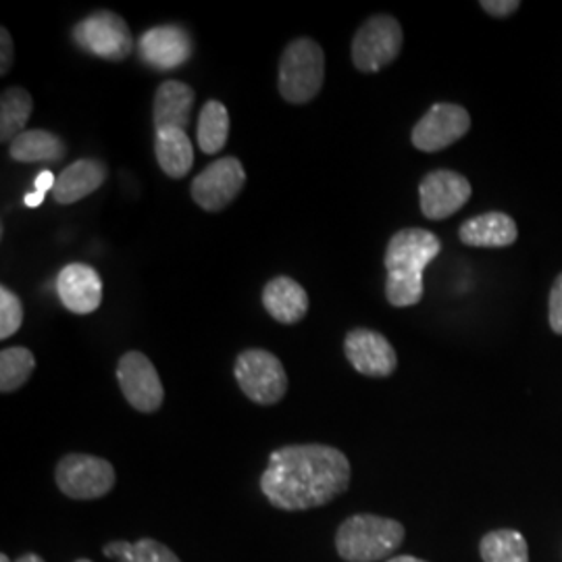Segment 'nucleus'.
Segmentation results:
<instances>
[{
  "label": "nucleus",
  "instance_id": "7",
  "mask_svg": "<svg viewBox=\"0 0 562 562\" xmlns=\"http://www.w3.org/2000/svg\"><path fill=\"white\" fill-rule=\"evenodd\" d=\"M402 27L392 15H373L352 38V63L361 74H378L398 59Z\"/></svg>",
  "mask_w": 562,
  "mask_h": 562
},
{
  "label": "nucleus",
  "instance_id": "5",
  "mask_svg": "<svg viewBox=\"0 0 562 562\" xmlns=\"http://www.w3.org/2000/svg\"><path fill=\"white\" fill-rule=\"evenodd\" d=\"M71 38L76 46L102 60L120 63L134 53V36L125 20L113 11H97L74 25Z\"/></svg>",
  "mask_w": 562,
  "mask_h": 562
},
{
  "label": "nucleus",
  "instance_id": "24",
  "mask_svg": "<svg viewBox=\"0 0 562 562\" xmlns=\"http://www.w3.org/2000/svg\"><path fill=\"white\" fill-rule=\"evenodd\" d=\"M483 562H529L527 540L515 529H496L480 543Z\"/></svg>",
  "mask_w": 562,
  "mask_h": 562
},
{
  "label": "nucleus",
  "instance_id": "8",
  "mask_svg": "<svg viewBox=\"0 0 562 562\" xmlns=\"http://www.w3.org/2000/svg\"><path fill=\"white\" fill-rule=\"evenodd\" d=\"M115 469L92 454H65L57 464L55 482L71 501H97L115 487Z\"/></svg>",
  "mask_w": 562,
  "mask_h": 562
},
{
  "label": "nucleus",
  "instance_id": "9",
  "mask_svg": "<svg viewBox=\"0 0 562 562\" xmlns=\"http://www.w3.org/2000/svg\"><path fill=\"white\" fill-rule=\"evenodd\" d=\"M244 183L246 171L241 162L236 157H225L202 169L190 186V194L202 211L217 213L238 199Z\"/></svg>",
  "mask_w": 562,
  "mask_h": 562
},
{
  "label": "nucleus",
  "instance_id": "19",
  "mask_svg": "<svg viewBox=\"0 0 562 562\" xmlns=\"http://www.w3.org/2000/svg\"><path fill=\"white\" fill-rule=\"evenodd\" d=\"M194 101H196V94L188 83L178 80L162 81L155 94V109H153L155 127L157 130L176 127L186 132Z\"/></svg>",
  "mask_w": 562,
  "mask_h": 562
},
{
  "label": "nucleus",
  "instance_id": "11",
  "mask_svg": "<svg viewBox=\"0 0 562 562\" xmlns=\"http://www.w3.org/2000/svg\"><path fill=\"white\" fill-rule=\"evenodd\" d=\"M117 382L125 401L138 413H155L161 408L165 390L153 361L142 352H125L117 364Z\"/></svg>",
  "mask_w": 562,
  "mask_h": 562
},
{
  "label": "nucleus",
  "instance_id": "36",
  "mask_svg": "<svg viewBox=\"0 0 562 562\" xmlns=\"http://www.w3.org/2000/svg\"><path fill=\"white\" fill-rule=\"evenodd\" d=\"M0 562H11V561H9V557H7V554H0Z\"/></svg>",
  "mask_w": 562,
  "mask_h": 562
},
{
  "label": "nucleus",
  "instance_id": "35",
  "mask_svg": "<svg viewBox=\"0 0 562 562\" xmlns=\"http://www.w3.org/2000/svg\"><path fill=\"white\" fill-rule=\"evenodd\" d=\"M387 562H427V561H422V559H415V557H394V559H392V561H387Z\"/></svg>",
  "mask_w": 562,
  "mask_h": 562
},
{
  "label": "nucleus",
  "instance_id": "14",
  "mask_svg": "<svg viewBox=\"0 0 562 562\" xmlns=\"http://www.w3.org/2000/svg\"><path fill=\"white\" fill-rule=\"evenodd\" d=\"M138 53L148 67L169 71L192 57L194 44L180 25H157L142 34Z\"/></svg>",
  "mask_w": 562,
  "mask_h": 562
},
{
  "label": "nucleus",
  "instance_id": "23",
  "mask_svg": "<svg viewBox=\"0 0 562 562\" xmlns=\"http://www.w3.org/2000/svg\"><path fill=\"white\" fill-rule=\"evenodd\" d=\"M196 138L204 155H217L229 138V113L220 101H209L199 115Z\"/></svg>",
  "mask_w": 562,
  "mask_h": 562
},
{
  "label": "nucleus",
  "instance_id": "22",
  "mask_svg": "<svg viewBox=\"0 0 562 562\" xmlns=\"http://www.w3.org/2000/svg\"><path fill=\"white\" fill-rule=\"evenodd\" d=\"M32 109H34V101L27 90L9 88L2 92V97H0V142L11 144L25 132Z\"/></svg>",
  "mask_w": 562,
  "mask_h": 562
},
{
  "label": "nucleus",
  "instance_id": "20",
  "mask_svg": "<svg viewBox=\"0 0 562 562\" xmlns=\"http://www.w3.org/2000/svg\"><path fill=\"white\" fill-rule=\"evenodd\" d=\"M155 155L165 176L171 180H181L192 171L194 148L183 130H176V127L157 130Z\"/></svg>",
  "mask_w": 562,
  "mask_h": 562
},
{
  "label": "nucleus",
  "instance_id": "13",
  "mask_svg": "<svg viewBox=\"0 0 562 562\" xmlns=\"http://www.w3.org/2000/svg\"><path fill=\"white\" fill-rule=\"evenodd\" d=\"M344 352L350 364L364 378H390L398 367L394 346L375 329L357 327L348 331Z\"/></svg>",
  "mask_w": 562,
  "mask_h": 562
},
{
  "label": "nucleus",
  "instance_id": "32",
  "mask_svg": "<svg viewBox=\"0 0 562 562\" xmlns=\"http://www.w3.org/2000/svg\"><path fill=\"white\" fill-rule=\"evenodd\" d=\"M55 183H57V180H55V173H53V171H42V173H38L36 181H34L36 192H42V194L55 190Z\"/></svg>",
  "mask_w": 562,
  "mask_h": 562
},
{
  "label": "nucleus",
  "instance_id": "28",
  "mask_svg": "<svg viewBox=\"0 0 562 562\" xmlns=\"http://www.w3.org/2000/svg\"><path fill=\"white\" fill-rule=\"evenodd\" d=\"M548 306H550V313H548L550 327L554 329V334L562 336V273L554 280V285L550 290Z\"/></svg>",
  "mask_w": 562,
  "mask_h": 562
},
{
  "label": "nucleus",
  "instance_id": "31",
  "mask_svg": "<svg viewBox=\"0 0 562 562\" xmlns=\"http://www.w3.org/2000/svg\"><path fill=\"white\" fill-rule=\"evenodd\" d=\"M134 550V543L125 542V540H117V542H109L102 548V554L106 559H113V561H121L125 559L130 552Z\"/></svg>",
  "mask_w": 562,
  "mask_h": 562
},
{
  "label": "nucleus",
  "instance_id": "10",
  "mask_svg": "<svg viewBox=\"0 0 562 562\" xmlns=\"http://www.w3.org/2000/svg\"><path fill=\"white\" fill-rule=\"evenodd\" d=\"M469 130L471 115L467 113L464 106L452 102H438L417 121L411 134V142L417 150L438 153L461 140Z\"/></svg>",
  "mask_w": 562,
  "mask_h": 562
},
{
  "label": "nucleus",
  "instance_id": "3",
  "mask_svg": "<svg viewBox=\"0 0 562 562\" xmlns=\"http://www.w3.org/2000/svg\"><path fill=\"white\" fill-rule=\"evenodd\" d=\"M404 542L401 521L378 515H355L341 522L336 533V550L341 561L375 562L392 557Z\"/></svg>",
  "mask_w": 562,
  "mask_h": 562
},
{
  "label": "nucleus",
  "instance_id": "26",
  "mask_svg": "<svg viewBox=\"0 0 562 562\" xmlns=\"http://www.w3.org/2000/svg\"><path fill=\"white\" fill-rule=\"evenodd\" d=\"M23 323V304L15 292L9 288H0V340H9L20 331Z\"/></svg>",
  "mask_w": 562,
  "mask_h": 562
},
{
  "label": "nucleus",
  "instance_id": "18",
  "mask_svg": "<svg viewBox=\"0 0 562 562\" xmlns=\"http://www.w3.org/2000/svg\"><path fill=\"white\" fill-rule=\"evenodd\" d=\"M109 169L101 159H80L71 162L55 183L53 199L59 204H74L92 192H97L106 181Z\"/></svg>",
  "mask_w": 562,
  "mask_h": 562
},
{
  "label": "nucleus",
  "instance_id": "16",
  "mask_svg": "<svg viewBox=\"0 0 562 562\" xmlns=\"http://www.w3.org/2000/svg\"><path fill=\"white\" fill-rule=\"evenodd\" d=\"M308 304L306 290L288 276L273 278L262 288V306L281 325L302 322L308 313Z\"/></svg>",
  "mask_w": 562,
  "mask_h": 562
},
{
  "label": "nucleus",
  "instance_id": "21",
  "mask_svg": "<svg viewBox=\"0 0 562 562\" xmlns=\"http://www.w3.org/2000/svg\"><path fill=\"white\" fill-rule=\"evenodd\" d=\"M65 155V142L46 130H25L9 144V157L18 162H59Z\"/></svg>",
  "mask_w": 562,
  "mask_h": 562
},
{
  "label": "nucleus",
  "instance_id": "37",
  "mask_svg": "<svg viewBox=\"0 0 562 562\" xmlns=\"http://www.w3.org/2000/svg\"><path fill=\"white\" fill-rule=\"evenodd\" d=\"M76 562H92V561H88V559H80V561H76Z\"/></svg>",
  "mask_w": 562,
  "mask_h": 562
},
{
  "label": "nucleus",
  "instance_id": "15",
  "mask_svg": "<svg viewBox=\"0 0 562 562\" xmlns=\"http://www.w3.org/2000/svg\"><path fill=\"white\" fill-rule=\"evenodd\" d=\"M57 294L67 311L76 315H90L101 306V276L86 262H71L63 267L57 276Z\"/></svg>",
  "mask_w": 562,
  "mask_h": 562
},
{
  "label": "nucleus",
  "instance_id": "17",
  "mask_svg": "<svg viewBox=\"0 0 562 562\" xmlns=\"http://www.w3.org/2000/svg\"><path fill=\"white\" fill-rule=\"evenodd\" d=\"M517 223L501 211L483 213L467 220L459 229V238L464 246L473 248H506L517 241Z\"/></svg>",
  "mask_w": 562,
  "mask_h": 562
},
{
  "label": "nucleus",
  "instance_id": "33",
  "mask_svg": "<svg viewBox=\"0 0 562 562\" xmlns=\"http://www.w3.org/2000/svg\"><path fill=\"white\" fill-rule=\"evenodd\" d=\"M44 199H46V194H42V192H30V194H25L23 204L30 206V209H36V206H41Z\"/></svg>",
  "mask_w": 562,
  "mask_h": 562
},
{
  "label": "nucleus",
  "instance_id": "12",
  "mask_svg": "<svg viewBox=\"0 0 562 562\" xmlns=\"http://www.w3.org/2000/svg\"><path fill=\"white\" fill-rule=\"evenodd\" d=\"M473 194L469 180L450 169H438L423 178L419 186L422 213L431 222H442L459 213Z\"/></svg>",
  "mask_w": 562,
  "mask_h": 562
},
{
  "label": "nucleus",
  "instance_id": "29",
  "mask_svg": "<svg viewBox=\"0 0 562 562\" xmlns=\"http://www.w3.org/2000/svg\"><path fill=\"white\" fill-rule=\"evenodd\" d=\"M480 7L492 18H510L521 9V2L519 0H482Z\"/></svg>",
  "mask_w": 562,
  "mask_h": 562
},
{
  "label": "nucleus",
  "instance_id": "1",
  "mask_svg": "<svg viewBox=\"0 0 562 562\" xmlns=\"http://www.w3.org/2000/svg\"><path fill=\"white\" fill-rule=\"evenodd\" d=\"M346 454L325 443H292L276 450L261 475L265 498L280 510L299 513L334 503L350 487Z\"/></svg>",
  "mask_w": 562,
  "mask_h": 562
},
{
  "label": "nucleus",
  "instance_id": "25",
  "mask_svg": "<svg viewBox=\"0 0 562 562\" xmlns=\"http://www.w3.org/2000/svg\"><path fill=\"white\" fill-rule=\"evenodd\" d=\"M36 369V357L23 346H11L0 352V392L11 394L25 385Z\"/></svg>",
  "mask_w": 562,
  "mask_h": 562
},
{
  "label": "nucleus",
  "instance_id": "6",
  "mask_svg": "<svg viewBox=\"0 0 562 562\" xmlns=\"http://www.w3.org/2000/svg\"><path fill=\"white\" fill-rule=\"evenodd\" d=\"M236 382L250 398L261 406H271L285 396L288 375L280 359L261 348H248L236 359Z\"/></svg>",
  "mask_w": 562,
  "mask_h": 562
},
{
  "label": "nucleus",
  "instance_id": "30",
  "mask_svg": "<svg viewBox=\"0 0 562 562\" xmlns=\"http://www.w3.org/2000/svg\"><path fill=\"white\" fill-rule=\"evenodd\" d=\"M13 65V41L7 27L0 30V76H7Z\"/></svg>",
  "mask_w": 562,
  "mask_h": 562
},
{
  "label": "nucleus",
  "instance_id": "2",
  "mask_svg": "<svg viewBox=\"0 0 562 562\" xmlns=\"http://www.w3.org/2000/svg\"><path fill=\"white\" fill-rule=\"evenodd\" d=\"M440 252V238L422 227H406L390 238L383 265L387 269L385 299L392 306L406 308L422 302L423 271Z\"/></svg>",
  "mask_w": 562,
  "mask_h": 562
},
{
  "label": "nucleus",
  "instance_id": "27",
  "mask_svg": "<svg viewBox=\"0 0 562 562\" xmlns=\"http://www.w3.org/2000/svg\"><path fill=\"white\" fill-rule=\"evenodd\" d=\"M117 562H181L173 550L153 538H144L134 543V550Z\"/></svg>",
  "mask_w": 562,
  "mask_h": 562
},
{
  "label": "nucleus",
  "instance_id": "4",
  "mask_svg": "<svg viewBox=\"0 0 562 562\" xmlns=\"http://www.w3.org/2000/svg\"><path fill=\"white\" fill-rule=\"evenodd\" d=\"M325 81V53L313 38H296L285 46L280 59L281 99L306 104L322 92Z\"/></svg>",
  "mask_w": 562,
  "mask_h": 562
},
{
  "label": "nucleus",
  "instance_id": "34",
  "mask_svg": "<svg viewBox=\"0 0 562 562\" xmlns=\"http://www.w3.org/2000/svg\"><path fill=\"white\" fill-rule=\"evenodd\" d=\"M15 562H44L42 561L41 557L38 554H32V552H27V554H23L21 557L20 561Z\"/></svg>",
  "mask_w": 562,
  "mask_h": 562
}]
</instances>
